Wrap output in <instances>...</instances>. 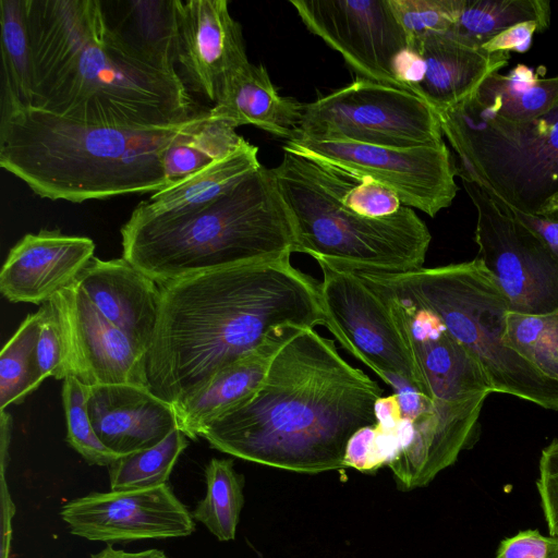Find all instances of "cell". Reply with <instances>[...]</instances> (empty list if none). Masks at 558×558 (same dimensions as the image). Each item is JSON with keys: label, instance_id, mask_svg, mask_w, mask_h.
<instances>
[{"label": "cell", "instance_id": "obj_4", "mask_svg": "<svg viewBox=\"0 0 558 558\" xmlns=\"http://www.w3.org/2000/svg\"><path fill=\"white\" fill-rule=\"evenodd\" d=\"M204 114L171 125L121 128L78 122L37 107L19 109L0 116V166L52 201L154 194L171 185L163 151Z\"/></svg>", "mask_w": 558, "mask_h": 558}, {"label": "cell", "instance_id": "obj_26", "mask_svg": "<svg viewBox=\"0 0 558 558\" xmlns=\"http://www.w3.org/2000/svg\"><path fill=\"white\" fill-rule=\"evenodd\" d=\"M0 116L34 107V70L26 0H0Z\"/></svg>", "mask_w": 558, "mask_h": 558}, {"label": "cell", "instance_id": "obj_36", "mask_svg": "<svg viewBox=\"0 0 558 558\" xmlns=\"http://www.w3.org/2000/svg\"><path fill=\"white\" fill-rule=\"evenodd\" d=\"M342 202L354 213L368 218L393 215L402 206L392 190L367 179H353L344 190Z\"/></svg>", "mask_w": 558, "mask_h": 558}, {"label": "cell", "instance_id": "obj_23", "mask_svg": "<svg viewBox=\"0 0 558 558\" xmlns=\"http://www.w3.org/2000/svg\"><path fill=\"white\" fill-rule=\"evenodd\" d=\"M108 26L144 58L177 71V0L101 1Z\"/></svg>", "mask_w": 558, "mask_h": 558}, {"label": "cell", "instance_id": "obj_33", "mask_svg": "<svg viewBox=\"0 0 558 558\" xmlns=\"http://www.w3.org/2000/svg\"><path fill=\"white\" fill-rule=\"evenodd\" d=\"M87 390L88 386L72 375L63 379L66 441L89 464L109 466L122 456L106 447L97 436L86 408Z\"/></svg>", "mask_w": 558, "mask_h": 558}, {"label": "cell", "instance_id": "obj_42", "mask_svg": "<svg viewBox=\"0 0 558 558\" xmlns=\"http://www.w3.org/2000/svg\"><path fill=\"white\" fill-rule=\"evenodd\" d=\"M0 500H1V546L0 558H9L12 539V519L15 513V506L11 498L5 474H1Z\"/></svg>", "mask_w": 558, "mask_h": 558}, {"label": "cell", "instance_id": "obj_43", "mask_svg": "<svg viewBox=\"0 0 558 558\" xmlns=\"http://www.w3.org/2000/svg\"><path fill=\"white\" fill-rule=\"evenodd\" d=\"M92 558H168L165 553L158 549H147L138 553H128L114 549L108 545L101 551L92 555Z\"/></svg>", "mask_w": 558, "mask_h": 558}, {"label": "cell", "instance_id": "obj_40", "mask_svg": "<svg viewBox=\"0 0 558 558\" xmlns=\"http://www.w3.org/2000/svg\"><path fill=\"white\" fill-rule=\"evenodd\" d=\"M535 33H541V29L535 22H523L515 24L487 41L482 48L489 52H526L533 41Z\"/></svg>", "mask_w": 558, "mask_h": 558}, {"label": "cell", "instance_id": "obj_16", "mask_svg": "<svg viewBox=\"0 0 558 558\" xmlns=\"http://www.w3.org/2000/svg\"><path fill=\"white\" fill-rule=\"evenodd\" d=\"M178 52L184 84L214 105L250 63L242 27L227 0H177Z\"/></svg>", "mask_w": 558, "mask_h": 558}, {"label": "cell", "instance_id": "obj_12", "mask_svg": "<svg viewBox=\"0 0 558 558\" xmlns=\"http://www.w3.org/2000/svg\"><path fill=\"white\" fill-rule=\"evenodd\" d=\"M476 209L477 257L497 281L510 311L543 314L558 307V259L541 239L470 181Z\"/></svg>", "mask_w": 558, "mask_h": 558}, {"label": "cell", "instance_id": "obj_32", "mask_svg": "<svg viewBox=\"0 0 558 558\" xmlns=\"http://www.w3.org/2000/svg\"><path fill=\"white\" fill-rule=\"evenodd\" d=\"M509 344L544 375L558 380V307L543 314L508 311Z\"/></svg>", "mask_w": 558, "mask_h": 558}, {"label": "cell", "instance_id": "obj_21", "mask_svg": "<svg viewBox=\"0 0 558 558\" xmlns=\"http://www.w3.org/2000/svg\"><path fill=\"white\" fill-rule=\"evenodd\" d=\"M300 328L287 326L278 330L174 407L179 429L195 439L209 424L252 396L262 385L275 354Z\"/></svg>", "mask_w": 558, "mask_h": 558}, {"label": "cell", "instance_id": "obj_10", "mask_svg": "<svg viewBox=\"0 0 558 558\" xmlns=\"http://www.w3.org/2000/svg\"><path fill=\"white\" fill-rule=\"evenodd\" d=\"M283 150L332 167L355 180H372L392 190L402 205L434 217L451 205L457 169L445 142L395 148L353 142L317 141L300 135Z\"/></svg>", "mask_w": 558, "mask_h": 558}, {"label": "cell", "instance_id": "obj_6", "mask_svg": "<svg viewBox=\"0 0 558 558\" xmlns=\"http://www.w3.org/2000/svg\"><path fill=\"white\" fill-rule=\"evenodd\" d=\"M292 218L296 253L354 270L387 274L423 268L432 234L410 207L368 218L342 202L350 175L308 157L284 151L272 168Z\"/></svg>", "mask_w": 558, "mask_h": 558}, {"label": "cell", "instance_id": "obj_7", "mask_svg": "<svg viewBox=\"0 0 558 558\" xmlns=\"http://www.w3.org/2000/svg\"><path fill=\"white\" fill-rule=\"evenodd\" d=\"M356 271L433 312L477 362L492 392L558 411V380L509 344V301L478 258L400 274Z\"/></svg>", "mask_w": 558, "mask_h": 558}, {"label": "cell", "instance_id": "obj_20", "mask_svg": "<svg viewBox=\"0 0 558 558\" xmlns=\"http://www.w3.org/2000/svg\"><path fill=\"white\" fill-rule=\"evenodd\" d=\"M421 52L426 73L413 94L437 113L472 96L493 73L508 64L509 52H489L449 32L430 34L408 45Z\"/></svg>", "mask_w": 558, "mask_h": 558}, {"label": "cell", "instance_id": "obj_37", "mask_svg": "<svg viewBox=\"0 0 558 558\" xmlns=\"http://www.w3.org/2000/svg\"><path fill=\"white\" fill-rule=\"evenodd\" d=\"M536 488L551 536H558V438L541 452Z\"/></svg>", "mask_w": 558, "mask_h": 558}, {"label": "cell", "instance_id": "obj_41", "mask_svg": "<svg viewBox=\"0 0 558 558\" xmlns=\"http://www.w3.org/2000/svg\"><path fill=\"white\" fill-rule=\"evenodd\" d=\"M494 202L534 232L558 259V219L524 214L498 201Z\"/></svg>", "mask_w": 558, "mask_h": 558}, {"label": "cell", "instance_id": "obj_8", "mask_svg": "<svg viewBox=\"0 0 558 558\" xmlns=\"http://www.w3.org/2000/svg\"><path fill=\"white\" fill-rule=\"evenodd\" d=\"M437 116L462 181L521 213L558 219V105L514 122L470 96Z\"/></svg>", "mask_w": 558, "mask_h": 558}, {"label": "cell", "instance_id": "obj_11", "mask_svg": "<svg viewBox=\"0 0 558 558\" xmlns=\"http://www.w3.org/2000/svg\"><path fill=\"white\" fill-rule=\"evenodd\" d=\"M325 327L384 381L398 377L429 398L411 353L380 292L359 272L317 262Z\"/></svg>", "mask_w": 558, "mask_h": 558}, {"label": "cell", "instance_id": "obj_9", "mask_svg": "<svg viewBox=\"0 0 558 558\" xmlns=\"http://www.w3.org/2000/svg\"><path fill=\"white\" fill-rule=\"evenodd\" d=\"M296 135L395 148L444 142L439 118L425 100L360 77L305 105Z\"/></svg>", "mask_w": 558, "mask_h": 558}, {"label": "cell", "instance_id": "obj_25", "mask_svg": "<svg viewBox=\"0 0 558 558\" xmlns=\"http://www.w3.org/2000/svg\"><path fill=\"white\" fill-rule=\"evenodd\" d=\"M472 97L507 120H534L558 105V75L541 77L532 68L518 64L507 74H490Z\"/></svg>", "mask_w": 558, "mask_h": 558}, {"label": "cell", "instance_id": "obj_5", "mask_svg": "<svg viewBox=\"0 0 558 558\" xmlns=\"http://www.w3.org/2000/svg\"><path fill=\"white\" fill-rule=\"evenodd\" d=\"M121 236L123 257L158 284L296 253L292 218L263 165L201 206L153 213L141 203Z\"/></svg>", "mask_w": 558, "mask_h": 558}, {"label": "cell", "instance_id": "obj_24", "mask_svg": "<svg viewBox=\"0 0 558 558\" xmlns=\"http://www.w3.org/2000/svg\"><path fill=\"white\" fill-rule=\"evenodd\" d=\"M260 166L258 148L245 141L230 155L154 193L142 204L153 213H171L201 206L230 191Z\"/></svg>", "mask_w": 558, "mask_h": 558}, {"label": "cell", "instance_id": "obj_19", "mask_svg": "<svg viewBox=\"0 0 558 558\" xmlns=\"http://www.w3.org/2000/svg\"><path fill=\"white\" fill-rule=\"evenodd\" d=\"M75 283L108 320L148 351L160 304L156 281L124 257L102 260L94 256Z\"/></svg>", "mask_w": 558, "mask_h": 558}, {"label": "cell", "instance_id": "obj_39", "mask_svg": "<svg viewBox=\"0 0 558 558\" xmlns=\"http://www.w3.org/2000/svg\"><path fill=\"white\" fill-rule=\"evenodd\" d=\"M391 70L401 88L413 93L424 80L426 64L421 52L407 45L393 57Z\"/></svg>", "mask_w": 558, "mask_h": 558}, {"label": "cell", "instance_id": "obj_14", "mask_svg": "<svg viewBox=\"0 0 558 558\" xmlns=\"http://www.w3.org/2000/svg\"><path fill=\"white\" fill-rule=\"evenodd\" d=\"M60 515L71 534L109 544L184 537L195 531L192 513L168 484L92 493L66 502Z\"/></svg>", "mask_w": 558, "mask_h": 558}, {"label": "cell", "instance_id": "obj_22", "mask_svg": "<svg viewBox=\"0 0 558 558\" xmlns=\"http://www.w3.org/2000/svg\"><path fill=\"white\" fill-rule=\"evenodd\" d=\"M304 107L278 93L264 65L250 62L228 82L209 111L235 129L254 125L288 141L300 129Z\"/></svg>", "mask_w": 558, "mask_h": 558}, {"label": "cell", "instance_id": "obj_31", "mask_svg": "<svg viewBox=\"0 0 558 558\" xmlns=\"http://www.w3.org/2000/svg\"><path fill=\"white\" fill-rule=\"evenodd\" d=\"M186 446V436L177 427L159 444L120 457L108 466L111 490H137L168 484Z\"/></svg>", "mask_w": 558, "mask_h": 558}, {"label": "cell", "instance_id": "obj_18", "mask_svg": "<svg viewBox=\"0 0 558 558\" xmlns=\"http://www.w3.org/2000/svg\"><path fill=\"white\" fill-rule=\"evenodd\" d=\"M86 408L101 442L121 456L150 448L178 427L174 407L147 386H90Z\"/></svg>", "mask_w": 558, "mask_h": 558}, {"label": "cell", "instance_id": "obj_27", "mask_svg": "<svg viewBox=\"0 0 558 558\" xmlns=\"http://www.w3.org/2000/svg\"><path fill=\"white\" fill-rule=\"evenodd\" d=\"M246 140L228 121L205 111L203 119L177 137L162 155L168 181L175 184L236 150Z\"/></svg>", "mask_w": 558, "mask_h": 558}, {"label": "cell", "instance_id": "obj_35", "mask_svg": "<svg viewBox=\"0 0 558 558\" xmlns=\"http://www.w3.org/2000/svg\"><path fill=\"white\" fill-rule=\"evenodd\" d=\"M37 356L45 378L64 379L69 376L68 350L58 314L50 302L40 306Z\"/></svg>", "mask_w": 558, "mask_h": 558}, {"label": "cell", "instance_id": "obj_30", "mask_svg": "<svg viewBox=\"0 0 558 558\" xmlns=\"http://www.w3.org/2000/svg\"><path fill=\"white\" fill-rule=\"evenodd\" d=\"M40 308L28 315L0 354V411L22 402L46 379L40 371L37 342Z\"/></svg>", "mask_w": 558, "mask_h": 558}, {"label": "cell", "instance_id": "obj_1", "mask_svg": "<svg viewBox=\"0 0 558 558\" xmlns=\"http://www.w3.org/2000/svg\"><path fill=\"white\" fill-rule=\"evenodd\" d=\"M159 286L146 376L148 388L173 407L278 330L325 326L319 282L293 267L290 256Z\"/></svg>", "mask_w": 558, "mask_h": 558}, {"label": "cell", "instance_id": "obj_28", "mask_svg": "<svg viewBox=\"0 0 558 558\" xmlns=\"http://www.w3.org/2000/svg\"><path fill=\"white\" fill-rule=\"evenodd\" d=\"M550 12L548 0H463L460 14L448 32L464 43L483 47L519 23L535 22L541 33L546 31Z\"/></svg>", "mask_w": 558, "mask_h": 558}, {"label": "cell", "instance_id": "obj_15", "mask_svg": "<svg viewBox=\"0 0 558 558\" xmlns=\"http://www.w3.org/2000/svg\"><path fill=\"white\" fill-rule=\"evenodd\" d=\"M60 319L69 375L90 387L106 384L147 386V352L108 320L73 282L49 300Z\"/></svg>", "mask_w": 558, "mask_h": 558}, {"label": "cell", "instance_id": "obj_34", "mask_svg": "<svg viewBox=\"0 0 558 558\" xmlns=\"http://www.w3.org/2000/svg\"><path fill=\"white\" fill-rule=\"evenodd\" d=\"M463 0H388L391 11L412 45L427 35L446 33L454 25Z\"/></svg>", "mask_w": 558, "mask_h": 558}, {"label": "cell", "instance_id": "obj_2", "mask_svg": "<svg viewBox=\"0 0 558 558\" xmlns=\"http://www.w3.org/2000/svg\"><path fill=\"white\" fill-rule=\"evenodd\" d=\"M383 389L349 364L333 340L300 328L275 354L262 385L202 433L233 457L287 471L342 470L350 438L376 424Z\"/></svg>", "mask_w": 558, "mask_h": 558}, {"label": "cell", "instance_id": "obj_38", "mask_svg": "<svg viewBox=\"0 0 558 558\" xmlns=\"http://www.w3.org/2000/svg\"><path fill=\"white\" fill-rule=\"evenodd\" d=\"M495 558H558V536L520 531L500 542Z\"/></svg>", "mask_w": 558, "mask_h": 558}, {"label": "cell", "instance_id": "obj_17", "mask_svg": "<svg viewBox=\"0 0 558 558\" xmlns=\"http://www.w3.org/2000/svg\"><path fill=\"white\" fill-rule=\"evenodd\" d=\"M87 236L59 230L25 234L9 252L0 272V291L13 303L45 304L75 282L94 257Z\"/></svg>", "mask_w": 558, "mask_h": 558}, {"label": "cell", "instance_id": "obj_3", "mask_svg": "<svg viewBox=\"0 0 558 558\" xmlns=\"http://www.w3.org/2000/svg\"><path fill=\"white\" fill-rule=\"evenodd\" d=\"M34 107L90 124L154 128L195 114L178 71L154 64L107 24L100 0H26Z\"/></svg>", "mask_w": 558, "mask_h": 558}, {"label": "cell", "instance_id": "obj_13", "mask_svg": "<svg viewBox=\"0 0 558 558\" xmlns=\"http://www.w3.org/2000/svg\"><path fill=\"white\" fill-rule=\"evenodd\" d=\"M304 25L338 51L360 78L401 88L392 75L407 36L388 0H291Z\"/></svg>", "mask_w": 558, "mask_h": 558}, {"label": "cell", "instance_id": "obj_29", "mask_svg": "<svg viewBox=\"0 0 558 558\" xmlns=\"http://www.w3.org/2000/svg\"><path fill=\"white\" fill-rule=\"evenodd\" d=\"M206 495L192 512L219 541L235 537L244 505V477L235 472L232 459L213 458L205 468Z\"/></svg>", "mask_w": 558, "mask_h": 558}]
</instances>
